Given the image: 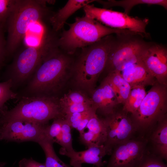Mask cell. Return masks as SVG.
<instances>
[{
	"label": "cell",
	"mask_w": 167,
	"mask_h": 167,
	"mask_svg": "<svg viewBox=\"0 0 167 167\" xmlns=\"http://www.w3.org/2000/svg\"><path fill=\"white\" fill-rule=\"evenodd\" d=\"M69 29L64 30L58 40V47L66 54L71 55L78 48H82L112 34L134 33L127 29L106 26L97 20L85 15L76 17L72 24H68Z\"/></svg>",
	"instance_id": "1"
},
{
	"label": "cell",
	"mask_w": 167,
	"mask_h": 167,
	"mask_svg": "<svg viewBox=\"0 0 167 167\" xmlns=\"http://www.w3.org/2000/svg\"><path fill=\"white\" fill-rule=\"evenodd\" d=\"M47 1L16 0L6 25L7 30L6 41L7 56L16 50L33 24L41 20L48 13Z\"/></svg>",
	"instance_id": "2"
},
{
	"label": "cell",
	"mask_w": 167,
	"mask_h": 167,
	"mask_svg": "<svg viewBox=\"0 0 167 167\" xmlns=\"http://www.w3.org/2000/svg\"><path fill=\"white\" fill-rule=\"evenodd\" d=\"M69 58L57 47L49 53L37 68L26 88V96H44L60 87L70 68Z\"/></svg>",
	"instance_id": "3"
},
{
	"label": "cell",
	"mask_w": 167,
	"mask_h": 167,
	"mask_svg": "<svg viewBox=\"0 0 167 167\" xmlns=\"http://www.w3.org/2000/svg\"><path fill=\"white\" fill-rule=\"evenodd\" d=\"M115 36H106L95 43L83 48L75 64V79L80 87L92 89L100 74L104 70Z\"/></svg>",
	"instance_id": "4"
},
{
	"label": "cell",
	"mask_w": 167,
	"mask_h": 167,
	"mask_svg": "<svg viewBox=\"0 0 167 167\" xmlns=\"http://www.w3.org/2000/svg\"><path fill=\"white\" fill-rule=\"evenodd\" d=\"M0 113L2 122L22 120L46 125L52 119L64 118L59 101L50 96H23L14 108Z\"/></svg>",
	"instance_id": "5"
},
{
	"label": "cell",
	"mask_w": 167,
	"mask_h": 167,
	"mask_svg": "<svg viewBox=\"0 0 167 167\" xmlns=\"http://www.w3.org/2000/svg\"><path fill=\"white\" fill-rule=\"evenodd\" d=\"M58 39L52 35L40 45L18 52L8 68L6 80L11 79L13 86L31 78L47 55L58 47Z\"/></svg>",
	"instance_id": "6"
},
{
	"label": "cell",
	"mask_w": 167,
	"mask_h": 167,
	"mask_svg": "<svg viewBox=\"0 0 167 167\" xmlns=\"http://www.w3.org/2000/svg\"><path fill=\"white\" fill-rule=\"evenodd\" d=\"M115 34L104 69L109 73L121 72L142 61L143 53L149 42L137 34Z\"/></svg>",
	"instance_id": "7"
},
{
	"label": "cell",
	"mask_w": 167,
	"mask_h": 167,
	"mask_svg": "<svg viewBox=\"0 0 167 167\" xmlns=\"http://www.w3.org/2000/svg\"><path fill=\"white\" fill-rule=\"evenodd\" d=\"M167 85L156 81L146 93L131 119L137 131L143 136L167 115Z\"/></svg>",
	"instance_id": "8"
},
{
	"label": "cell",
	"mask_w": 167,
	"mask_h": 167,
	"mask_svg": "<svg viewBox=\"0 0 167 167\" xmlns=\"http://www.w3.org/2000/svg\"><path fill=\"white\" fill-rule=\"evenodd\" d=\"M83 8L85 15L106 26L128 30L144 38H148L150 36L146 30L149 22L148 19L131 16L124 13L98 8L93 4H88Z\"/></svg>",
	"instance_id": "9"
},
{
	"label": "cell",
	"mask_w": 167,
	"mask_h": 167,
	"mask_svg": "<svg viewBox=\"0 0 167 167\" xmlns=\"http://www.w3.org/2000/svg\"><path fill=\"white\" fill-rule=\"evenodd\" d=\"M147 139L134 137L113 148L106 167H137L149 151Z\"/></svg>",
	"instance_id": "10"
},
{
	"label": "cell",
	"mask_w": 167,
	"mask_h": 167,
	"mask_svg": "<svg viewBox=\"0 0 167 167\" xmlns=\"http://www.w3.org/2000/svg\"><path fill=\"white\" fill-rule=\"evenodd\" d=\"M48 125L22 120L2 122L0 141L17 143L30 141L38 143L45 137Z\"/></svg>",
	"instance_id": "11"
},
{
	"label": "cell",
	"mask_w": 167,
	"mask_h": 167,
	"mask_svg": "<svg viewBox=\"0 0 167 167\" xmlns=\"http://www.w3.org/2000/svg\"><path fill=\"white\" fill-rule=\"evenodd\" d=\"M128 113L122 110H115L103 118L106 130V141L105 146L110 155L116 145L134 137L137 132Z\"/></svg>",
	"instance_id": "12"
},
{
	"label": "cell",
	"mask_w": 167,
	"mask_h": 167,
	"mask_svg": "<svg viewBox=\"0 0 167 167\" xmlns=\"http://www.w3.org/2000/svg\"><path fill=\"white\" fill-rule=\"evenodd\" d=\"M142 60L156 81L167 85L166 48L161 44L149 42L143 53Z\"/></svg>",
	"instance_id": "13"
},
{
	"label": "cell",
	"mask_w": 167,
	"mask_h": 167,
	"mask_svg": "<svg viewBox=\"0 0 167 167\" xmlns=\"http://www.w3.org/2000/svg\"><path fill=\"white\" fill-rule=\"evenodd\" d=\"M59 152L70 158V164L73 167H82L83 163L92 164L101 167L104 164L102 162L103 157L106 155H110L105 146L92 147L85 150L79 152L75 150L68 152L61 148Z\"/></svg>",
	"instance_id": "14"
},
{
	"label": "cell",
	"mask_w": 167,
	"mask_h": 167,
	"mask_svg": "<svg viewBox=\"0 0 167 167\" xmlns=\"http://www.w3.org/2000/svg\"><path fill=\"white\" fill-rule=\"evenodd\" d=\"M106 137L104 120L99 117L95 112L83 131L79 134V140L88 148L93 146H105Z\"/></svg>",
	"instance_id": "15"
},
{
	"label": "cell",
	"mask_w": 167,
	"mask_h": 167,
	"mask_svg": "<svg viewBox=\"0 0 167 167\" xmlns=\"http://www.w3.org/2000/svg\"><path fill=\"white\" fill-rule=\"evenodd\" d=\"M91 100L96 109V113L105 117L116 110L119 104L113 89L105 79L98 88L93 91Z\"/></svg>",
	"instance_id": "16"
},
{
	"label": "cell",
	"mask_w": 167,
	"mask_h": 167,
	"mask_svg": "<svg viewBox=\"0 0 167 167\" xmlns=\"http://www.w3.org/2000/svg\"><path fill=\"white\" fill-rule=\"evenodd\" d=\"M149 138L152 145V153L163 160L167 159V115L158 122L149 132Z\"/></svg>",
	"instance_id": "17"
},
{
	"label": "cell",
	"mask_w": 167,
	"mask_h": 167,
	"mask_svg": "<svg viewBox=\"0 0 167 167\" xmlns=\"http://www.w3.org/2000/svg\"><path fill=\"white\" fill-rule=\"evenodd\" d=\"M96 0H69L65 5L49 18L53 31L56 32L61 30L67 19L75 12Z\"/></svg>",
	"instance_id": "18"
},
{
	"label": "cell",
	"mask_w": 167,
	"mask_h": 167,
	"mask_svg": "<svg viewBox=\"0 0 167 167\" xmlns=\"http://www.w3.org/2000/svg\"><path fill=\"white\" fill-rule=\"evenodd\" d=\"M131 86L153 85L157 81L146 68L142 61L121 73Z\"/></svg>",
	"instance_id": "19"
},
{
	"label": "cell",
	"mask_w": 167,
	"mask_h": 167,
	"mask_svg": "<svg viewBox=\"0 0 167 167\" xmlns=\"http://www.w3.org/2000/svg\"><path fill=\"white\" fill-rule=\"evenodd\" d=\"M113 89L118 103L123 105L128 96L131 88L130 84L119 71L109 73L105 79Z\"/></svg>",
	"instance_id": "20"
},
{
	"label": "cell",
	"mask_w": 167,
	"mask_h": 167,
	"mask_svg": "<svg viewBox=\"0 0 167 167\" xmlns=\"http://www.w3.org/2000/svg\"><path fill=\"white\" fill-rule=\"evenodd\" d=\"M103 6V8L107 9L111 7L118 6L123 7L124 13L128 15L132 8L136 5L140 4L148 5H156L167 9V0H123L120 1L108 0L105 1L96 0Z\"/></svg>",
	"instance_id": "21"
},
{
	"label": "cell",
	"mask_w": 167,
	"mask_h": 167,
	"mask_svg": "<svg viewBox=\"0 0 167 167\" xmlns=\"http://www.w3.org/2000/svg\"><path fill=\"white\" fill-rule=\"evenodd\" d=\"M145 87L142 85L131 87L127 99L123 105V110L131 114L137 110L146 95Z\"/></svg>",
	"instance_id": "22"
},
{
	"label": "cell",
	"mask_w": 167,
	"mask_h": 167,
	"mask_svg": "<svg viewBox=\"0 0 167 167\" xmlns=\"http://www.w3.org/2000/svg\"><path fill=\"white\" fill-rule=\"evenodd\" d=\"M54 142L53 140L45 137L38 143L44 152L45 156L44 163L46 167H70L61 160L56 155L53 146Z\"/></svg>",
	"instance_id": "23"
},
{
	"label": "cell",
	"mask_w": 167,
	"mask_h": 167,
	"mask_svg": "<svg viewBox=\"0 0 167 167\" xmlns=\"http://www.w3.org/2000/svg\"><path fill=\"white\" fill-rule=\"evenodd\" d=\"M71 127L68 122L64 119L62 122L61 132L54 139L67 151L74 150L72 147V139L71 134Z\"/></svg>",
	"instance_id": "24"
},
{
	"label": "cell",
	"mask_w": 167,
	"mask_h": 167,
	"mask_svg": "<svg viewBox=\"0 0 167 167\" xmlns=\"http://www.w3.org/2000/svg\"><path fill=\"white\" fill-rule=\"evenodd\" d=\"M13 87L11 79L0 82V113L5 110V104L7 101L18 96L17 94L12 90Z\"/></svg>",
	"instance_id": "25"
},
{
	"label": "cell",
	"mask_w": 167,
	"mask_h": 167,
	"mask_svg": "<svg viewBox=\"0 0 167 167\" xmlns=\"http://www.w3.org/2000/svg\"><path fill=\"white\" fill-rule=\"evenodd\" d=\"M61 108L72 104H92L91 100L84 94L77 91L71 92L61 98L59 101Z\"/></svg>",
	"instance_id": "26"
},
{
	"label": "cell",
	"mask_w": 167,
	"mask_h": 167,
	"mask_svg": "<svg viewBox=\"0 0 167 167\" xmlns=\"http://www.w3.org/2000/svg\"><path fill=\"white\" fill-rule=\"evenodd\" d=\"M16 0H0V27L4 28Z\"/></svg>",
	"instance_id": "27"
},
{
	"label": "cell",
	"mask_w": 167,
	"mask_h": 167,
	"mask_svg": "<svg viewBox=\"0 0 167 167\" xmlns=\"http://www.w3.org/2000/svg\"><path fill=\"white\" fill-rule=\"evenodd\" d=\"M137 167H167L159 157L149 152Z\"/></svg>",
	"instance_id": "28"
},
{
	"label": "cell",
	"mask_w": 167,
	"mask_h": 167,
	"mask_svg": "<svg viewBox=\"0 0 167 167\" xmlns=\"http://www.w3.org/2000/svg\"><path fill=\"white\" fill-rule=\"evenodd\" d=\"M63 119L58 118L54 119L50 125H48L47 126L45 131V136L46 137L54 141V139L61 132Z\"/></svg>",
	"instance_id": "29"
},
{
	"label": "cell",
	"mask_w": 167,
	"mask_h": 167,
	"mask_svg": "<svg viewBox=\"0 0 167 167\" xmlns=\"http://www.w3.org/2000/svg\"><path fill=\"white\" fill-rule=\"evenodd\" d=\"M93 106L92 104H74L61 107V109L64 117L66 115L88 111Z\"/></svg>",
	"instance_id": "30"
},
{
	"label": "cell",
	"mask_w": 167,
	"mask_h": 167,
	"mask_svg": "<svg viewBox=\"0 0 167 167\" xmlns=\"http://www.w3.org/2000/svg\"><path fill=\"white\" fill-rule=\"evenodd\" d=\"M94 107L93 106L85 112L66 115L64 116V119L69 124L72 128L76 129L79 122L92 110Z\"/></svg>",
	"instance_id": "31"
},
{
	"label": "cell",
	"mask_w": 167,
	"mask_h": 167,
	"mask_svg": "<svg viewBox=\"0 0 167 167\" xmlns=\"http://www.w3.org/2000/svg\"><path fill=\"white\" fill-rule=\"evenodd\" d=\"M4 28L0 27V67L7 56L6 51V41L4 38Z\"/></svg>",
	"instance_id": "32"
},
{
	"label": "cell",
	"mask_w": 167,
	"mask_h": 167,
	"mask_svg": "<svg viewBox=\"0 0 167 167\" xmlns=\"http://www.w3.org/2000/svg\"><path fill=\"white\" fill-rule=\"evenodd\" d=\"M19 167H46L45 163L38 162L32 158H23L19 163Z\"/></svg>",
	"instance_id": "33"
},
{
	"label": "cell",
	"mask_w": 167,
	"mask_h": 167,
	"mask_svg": "<svg viewBox=\"0 0 167 167\" xmlns=\"http://www.w3.org/2000/svg\"><path fill=\"white\" fill-rule=\"evenodd\" d=\"M95 112H96V109L94 107L92 110L79 122L76 129L79 132V134L83 131L88 122L92 114Z\"/></svg>",
	"instance_id": "34"
},
{
	"label": "cell",
	"mask_w": 167,
	"mask_h": 167,
	"mask_svg": "<svg viewBox=\"0 0 167 167\" xmlns=\"http://www.w3.org/2000/svg\"><path fill=\"white\" fill-rule=\"evenodd\" d=\"M6 163L5 162H0V167H3L4 166Z\"/></svg>",
	"instance_id": "35"
},
{
	"label": "cell",
	"mask_w": 167,
	"mask_h": 167,
	"mask_svg": "<svg viewBox=\"0 0 167 167\" xmlns=\"http://www.w3.org/2000/svg\"><path fill=\"white\" fill-rule=\"evenodd\" d=\"M1 124H2L1 120V119L0 117V126L1 125Z\"/></svg>",
	"instance_id": "36"
},
{
	"label": "cell",
	"mask_w": 167,
	"mask_h": 167,
	"mask_svg": "<svg viewBox=\"0 0 167 167\" xmlns=\"http://www.w3.org/2000/svg\"><path fill=\"white\" fill-rule=\"evenodd\" d=\"M96 167H100V166H96Z\"/></svg>",
	"instance_id": "37"
}]
</instances>
